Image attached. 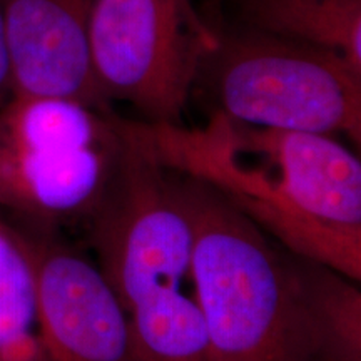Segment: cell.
Segmentation results:
<instances>
[{
    "instance_id": "8fae6325",
    "label": "cell",
    "mask_w": 361,
    "mask_h": 361,
    "mask_svg": "<svg viewBox=\"0 0 361 361\" xmlns=\"http://www.w3.org/2000/svg\"><path fill=\"white\" fill-rule=\"evenodd\" d=\"M246 27L328 49L361 69V0H239Z\"/></svg>"
},
{
    "instance_id": "6da1fadb",
    "label": "cell",
    "mask_w": 361,
    "mask_h": 361,
    "mask_svg": "<svg viewBox=\"0 0 361 361\" xmlns=\"http://www.w3.org/2000/svg\"><path fill=\"white\" fill-rule=\"evenodd\" d=\"M124 128L156 164L206 184L290 255L361 281V161L333 135L256 128L218 111L202 128Z\"/></svg>"
},
{
    "instance_id": "5bb4252c",
    "label": "cell",
    "mask_w": 361,
    "mask_h": 361,
    "mask_svg": "<svg viewBox=\"0 0 361 361\" xmlns=\"http://www.w3.org/2000/svg\"><path fill=\"white\" fill-rule=\"evenodd\" d=\"M213 2H219V0H213Z\"/></svg>"
},
{
    "instance_id": "8992f818",
    "label": "cell",
    "mask_w": 361,
    "mask_h": 361,
    "mask_svg": "<svg viewBox=\"0 0 361 361\" xmlns=\"http://www.w3.org/2000/svg\"><path fill=\"white\" fill-rule=\"evenodd\" d=\"M123 130L119 171L85 228L97 268L130 311L156 293L179 290L191 273L194 224L174 174L130 141L124 119Z\"/></svg>"
},
{
    "instance_id": "277c9868",
    "label": "cell",
    "mask_w": 361,
    "mask_h": 361,
    "mask_svg": "<svg viewBox=\"0 0 361 361\" xmlns=\"http://www.w3.org/2000/svg\"><path fill=\"white\" fill-rule=\"evenodd\" d=\"M229 119L361 142V69L328 49L263 30L218 32L197 71Z\"/></svg>"
},
{
    "instance_id": "30bf717a",
    "label": "cell",
    "mask_w": 361,
    "mask_h": 361,
    "mask_svg": "<svg viewBox=\"0 0 361 361\" xmlns=\"http://www.w3.org/2000/svg\"><path fill=\"white\" fill-rule=\"evenodd\" d=\"M0 361H52L40 322L34 251L0 214Z\"/></svg>"
},
{
    "instance_id": "5b68a950",
    "label": "cell",
    "mask_w": 361,
    "mask_h": 361,
    "mask_svg": "<svg viewBox=\"0 0 361 361\" xmlns=\"http://www.w3.org/2000/svg\"><path fill=\"white\" fill-rule=\"evenodd\" d=\"M216 29L192 0H94L89 52L107 101L130 104L144 123L180 124Z\"/></svg>"
},
{
    "instance_id": "7c38bea8",
    "label": "cell",
    "mask_w": 361,
    "mask_h": 361,
    "mask_svg": "<svg viewBox=\"0 0 361 361\" xmlns=\"http://www.w3.org/2000/svg\"><path fill=\"white\" fill-rule=\"evenodd\" d=\"M134 361H213L196 300L159 291L129 311Z\"/></svg>"
},
{
    "instance_id": "3957f363",
    "label": "cell",
    "mask_w": 361,
    "mask_h": 361,
    "mask_svg": "<svg viewBox=\"0 0 361 361\" xmlns=\"http://www.w3.org/2000/svg\"><path fill=\"white\" fill-rule=\"evenodd\" d=\"M124 151L123 119L112 111L13 96L0 111V214L56 236L85 226Z\"/></svg>"
},
{
    "instance_id": "52a82bcc",
    "label": "cell",
    "mask_w": 361,
    "mask_h": 361,
    "mask_svg": "<svg viewBox=\"0 0 361 361\" xmlns=\"http://www.w3.org/2000/svg\"><path fill=\"white\" fill-rule=\"evenodd\" d=\"M24 233L34 251L40 322L51 360L134 361L129 311L101 269L61 236Z\"/></svg>"
},
{
    "instance_id": "ba28073f",
    "label": "cell",
    "mask_w": 361,
    "mask_h": 361,
    "mask_svg": "<svg viewBox=\"0 0 361 361\" xmlns=\"http://www.w3.org/2000/svg\"><path fill=\"white\" fill-rule=\"evenodd\" d=\"M94 0H0L16 97L112 111L89 52Z\"/></svg>"
},
{
    "instance_id": "9c48e42d",
    "label": "cell",
    "mask_w": 361,
    "mask_h": 361,
    "mask_svg": "<svg viewBox=\"0 0 361 361\" xmlns=\"http://www.w3.org/2000/svg\"><path fill=\"white\" fill-rule=\"evenodd\" d=\"M314 361H361V290L345 274L291 255Z\"/></svg>"
},
{
    "instance_id": "7a4b0ae2",
    "label": "cell",
    "mask_w": 361,
    "mask_h": 361,
    "mask_svg": "<svg viewBox=\"0 0 361 361\" xmlns=\"http://www.w3.org/2000/svg\"><path fill=\"white\" fill-rule=\"evenodd\" d=\"M174 178L194 224L189 274L213 361H314L291 255L206 184Z\"/></svg>"
},
{
    "instance_id": "4fadbf2b",
    "label": "cell",
    "mask_w": 361,
    "mask_h": 361,
    "mask_svg": "<svg viewBox=\"0 0 361 361\" xmlns=\"http://www.w3.org/2000/svg\"><path fill=\"white\" fill-rule=\"evenodd\" d=\"M12 97H13V87H12L11 61H8L6 32H4L2 13H0V111L7 106Z\"/></svg>"
}]
</instances>
